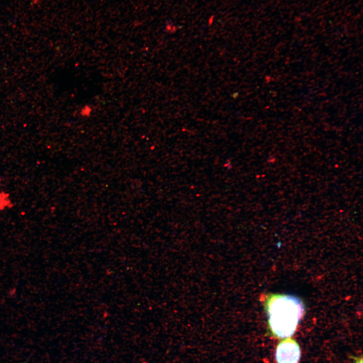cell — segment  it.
Wrapping results in <instances>:
<instances>
[{"label":"cell","instance_id":"3","mask_svg":"<svg viewBox=\"0 0 363 363\" xmlns=\"http://www.w3.org/2000/svg\"><path fill=\"white\" fill-rule=\"evenodd\" d=\"M14 204L10 194L5 191H0V212L12 208Z\"/></svg>","mask_w":363,"mask_h":363},{"label":"cell","instance_id":"1","mask_svg":"<svg viewBox=\"0 0 363 363\" xmlns=\"http://www.w3.org/2000/svg\"><path fill=\"white\" fill-rule=\"evenodd\" d=\"M264 298L272 334L282 339L291 336L305 312L302 301L294 295L284 294H268Z\"/></svg>","mask_w":363,"mask_h":363},{"label":"cell","instance_id":"4","mask_svg":"<svg viewBox=\"0 0 363 363\" xmlns=\"http://www.w3.org/2000/svg\"><path fill=\"white\" fill-rule=\"evenodd\" d=\"M354 363H362V356H360V357H358L356 359Z\"/></svg>","mask_w":363,"mask_h":363},{"label":"cell","instance_id":"2","mask_svg":"<svg viewBox=\"0 0 363 363\" xmlns=\"http://www.w3.org/2000/svg\"><path fill=\"white\" fill-rule=\"evenodd\" d=\"M300 358L299 345L290 337L286 338L277 345L275 351L277 363H298Z\"/></svg>","mask_w":363,"mask_h":363}]
</instances>
